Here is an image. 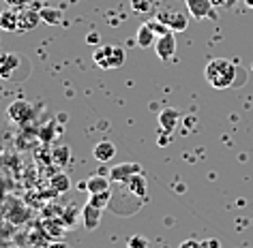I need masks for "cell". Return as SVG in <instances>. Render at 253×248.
<instances>
[{
  "label": "cell",
  "instance_id": "1",
  "mask_svg": "<svg viewBox=\"0 0 253 248\" xmlns=\"http://www.w3.org/2000/svg\"><path fill=\"white\" fill-rule=\"evenodd\" d=\"M204 77L212 88L225 90V88H230L234 84V79H236V67H234V62L225 60V58H214L206 65Z\"/></svg>",
  "mask_w": 253,
  "mask_h": 248
},
{
  "label": "cell",
  "instance_id": "2",
  "mask_svg": "<svg viewBox=\"0 0 253 248\" xmlns=\"http://www.w3.org/2000/svg\"><path fill=\"white\" fill-rule=\"evenodd\" d=\"M125 49L120 45H103L99 47L97 52L92 54V60L94 65H97L99 69H103V71H110V69H120L125 65Z\"/></svg>",
  "mask_w": 253,
  "mask_h": 248
},
{
  "label": "cell",
  "instance_id": "3",
  "mask_svg": "<svg viewBox=\"0 0 253 248\" xmlns=\"http://www.w3.org/2000/svg\"><path fill=\"white\" fill-rule=\"evenodd\" d=\"M155 17L166 24L172 33H185L189 26V17L182 11H176V9H159Z\"/></svg>",
  "mask_w": 253,
  "mask_h": 248
},
{
  "label": "cell",
  "instance_id": "4",
  "mask_svg": "<svg viewBox=\"0 0 253 248\" xmlns=\"http://www.w3.org/2000/svg\"><path fill=\"white\" fill-rule=\"evenodd\" d=\"M189 15L195 20H217V11H214L212 0H185Z\"/></svg>",
  "mask_w": 253,
  "mask_h": 248
},
{
  "label": "cell",
  "instance_id": "5",
  "mask_svg": "<svg viewBox=\"0 0 253 248\" xmlns=\"http://www.w3.org/2000/svg\"><path fill=\"white\" fill-rule=\"evenodd\" d=\"M155 52H157V58H161L163 62L174 58L176 56V33H166L161 36H157V43H155Z\"/></svg>",
  "mask_w": 253,
  "mask_h": 248
},
{
  "label": "cell",
  "instance_id": "6",
  "mask_svg": "<svg viewBox=\"0 0 253 248\" xmlns=\"http://www.w3.org/2000/svg\"><path fill=\"white\" fill-rule=\"evenodd\" d=\"M137 174H142V167L137 163H123V165H114V167L110 169V180L112 182H118V184H123L126 180H131L133 176Z\"/></svg>",
  "mask_w": 253,
  "mask_h": 248
},
{
  "label": "cell",
  "instance_id": "7",
  "mask_svg": "<svg viewBox=\"0 0 253 248\" xmlns=\"http://www.w3.org/2000/svg\"><path fill=\"white\" fill-rule=\"evenodd\" d=\"M22 58L13 52L9 54H0V79H13L15 71L20 69Z\"/></svg>",
  "mask_w": 253,
  "mask_h": 248
},
{
  "label": "cell",
  "instance_id": "8",
  "mask_svg": "<svg viewBox=\"0 0 253 248\" xmlns=\"http://www.w3.org/2000/svg\"><path fill=\"white\" fill-rule=\"evenodd\" d=\"M17 11H20V33H28V30H35V28L43 22L39 9L24 7V9H17Z\"/></svg>",
  "mask_w": 253,
  "mask_h": 248
},
{
  "label": "cell",
  "instance_id": "9",
  "mask_svg": "<svg viewBox=\"0 0 253 248\" xmlns=\"http://www.w3.org/2000/svg\"><path fill=\"white\" fill-rule=\"evenodd\" d=\"M0 30H4V33H20V11L13 7L0 11Z\"/></svg>",
  "mask_w": 253,
  "mask_h": 248
},
{
  "label": "cell",
  "instance_id": "10",
  "mask_svg": "<svg viewBox=\"0 0 253 248\" xmlns=\"http://www.w3.org/2000/svg\"><path fill=\"white\" fill-rule=\"evenodd\" d=\"M9 118L17 124L28 122V120L33 118V107H30L26 101H15V103H11V107H9Z\"/></svg>",
  "mask_w": 253,
  "mask_h": 248
},
{
  "label": "cell",
  "instance_id": "11",
  "mask_svg": "<svg viewBox=\"0 0 253 248\" xmlns=\"http://www.w3.org/2000/svg\"><path fill=\"white\" fill-rule=\"evenodd\" d=\"M101 216H103V210L97 208V206L86 203V206L82 208V222H84V227L88 229V231H94V229L99 227Z\"/></svg>",
  "mask_w": 253,
  "mask_h": 248
},
{
  "label": "cell",
  "instance_id": "12",
  "mask_svg": "<svg viewBox=\"0 0 253 248\" xmlns=\"http://www.w3.org/2000/svg\"><path fill=\"white\" fill-rule=\"evenodd\" d=\"M110 177H105L103 174H97V176H90L86 184H82V188L88 190V195H94V193H103V190H110Z\"/></svg>",
  "mask_w": 253,
  "mask_h": 248
},
{
  "label": "cell",
  "instance_id": "13",
  "mask_svg": "<svg viewBox=\"0 0 253 248\" xmlns=\"http://www.w3.org/2000/svg\"><path fill=\"white\" fill-rule=\"evenodd\" d=\"M92 154L99 163H110L112 158L116 156V145H114L112 142H107V139H103V142H99L97 145H94Z\"/></svg>",
  "mask_w": 253,
  "mask_h": 248
},
{
  "label": "cell",
  "instance_id": "14",
  "mask_svg": "<svg viewBox=\"0 0 253 248\" xmlns=\"http://www.w3.org/2000/svg\"><path fill=\"white\" fill-rule=\"evenodd\" d=\"M135 41L140 47H153L157 43V35L155 30L148 26V24H142L140 28H137V35H135Z\"/></svg>",
  "mask_w": 253,
  "mask_h": 248
},
{
  "label": "cell",
  "instance_id": "15",
  "mask_svg": "<svg viewBox=\"0 0 253 248\" xmlns=\"http://www.w3.org/2000/svg\"><path fill=\"white\" fill-rule=\"evenodd\" d=\"M176 122H178V111L172 109V107H169V109H163L159 113V124L163 126V131L166 133H172Z\"/></svg>",
  "mask_w": 253,
  "mask_h": 248
},
{
  "label": "cell",
  "instance_id": "16",
  "mask_svg": "<svg viewBox=\"0 0 253 248\" xmlns=\"http://www.w3.org/2000/svg\"><path fill=\"white\" fill-rule=\"evenodd\" d=\"M41 11V20L49 24V26H56L60 20H62V11L60 9H54V7H43L39 9Z\"/></svg>",
  "mask_w": 253,
  "mask_h": 248
},
{
  "label": "cell",
  "instance_id": "17",
  "mask_svg": "<svg viewBox=\"0 0 253 248\" xmlns=\"http://www.w3.org/2000/svg\"><path fill=\"white\" fill-rule=\"evenodd\" d=\"M88 203H90V206H97V208H101V210H105V208L112 203V193H110V190H103V193H94V195L88 197Z\"/></svg>",
  "mask_w": 253,
  "mask_h": 248
},
{
  "label": "cell",
  "instance_id": "18",
  "mask_svg": "<svg viewBox=\"0 0 253 248\" xmlns=\"http://www.w3.org/2000/svg\"><path fill=\"white\" fill-rule=\"evenodd\" d=\"M157 7V0H131V9L135 13H153Z\"/></svg>",
  "mask_w": 253,
  "mask_h": 248
},
{
  "label": "cell",
  "instance_id": "19",
  "mask_svg": "<svg viewBox=\"0 0 253 248\" xmlns=\"http://www.w3.org/2000/svg\"><path fill=\"white\" fill-rule=\"evenodd\" d=\"M43 227L47 229V233H49V235H58V238H60L62 233H65V229H67V225L62 222L60 216H58L56 220H45V222H43Z\"/></svg>",
  "mask_w": 253,
  "mask_h": 248
},
{
  "label": "cell",
  "instance_id": "20",
  "mask_svg": "<svg viewBox=\"0 0 253 248\" xmlns=\"http://www.w3.org/2000/svg\"><path fill=\"white\" fill-rule=\"evenodd\" d=\"M52 158H54V163L58 165V167H65L67 161H69V148L67 145H58V148L52 152Z\"/></svg>",
  "mask_w": 253,
  "mask_h": 248
},
{
  "label": "cell",
  "instance_id": "21",
  "mask_svg": "<svg viewBox=\"0 0 253 248\" xmlns=\"http://www.w3.org/2000/svg\"><path fill=\"white\" fill-rule=\"evenodd\" d=\"M126 248H150V244L144 235H131L126 240Z\"/></svg>",
  "mask_w": 253,
  "mask_h": 248
},
{
  "label": "cell",
  "instance_id": "22",
  "mask_svg": "<svg viewBox=\"0 0 253 248\" xmlns=\"http://www.w3.org/2000/svg\"><path fill=\"white\" fill-rule=\"evenodd\" d=\"M52 186H54V188H58L60 193H65V190H69V180H67V176H65V174L54 176V177H52Z\"/></svg>",
  "mask_w": 253,
  "mask_h": 248
},
{
  "label": "cell",
  "instance_id": "23",
  "mask_svg": "<svg viewBox=\"0 0 253 248\" xmlns=\"http://www.w3.org/2000/svg\"><path fill=\"white\" fill-rule=\"evenodd\" d=\"M146 24H148V26L155 30V35H157V36H161V35L169 33V28H168V26H166V24H163V22H159V20H157V17H153V20H148Z\"/></svg>",
  "mask_w": 253,
  "mask_h": 248
},
{
  "label": "cell",
  "instance_id": "24",
  "mask_svg": "<svg viewBox=\"0 0 253 248\" xmlns=\"http://www.w3.org/2000/svg\"><path fill=\"white\" fill-rule=\"evenodd\" d=\"M28 2L30 0H4V4L13 9H24V7H28Z\"/></svg>",
  "mask_w": 253,
  "mask_h": 248
},
{
  "label": "cell",
  "instance_id": "25",
  "mask_svg": "<svg viewBox=\"0 0 253 248\" xmlns=\"http://www.w3.org/2000/svg\"><path fill=\"white\" fill-rule=\"evenodd\" d=\"M202 248H221V242L217 238H208L202 242Z\"/></svg>",
  "mask_w": 253,
  "mask_h": 248
},
{
  "label": "cell",
  "instance_id": "26",
  "mask_svg": "<svg viewBox=\"0 0 253 248\" xmlns=\"http://www.w3.org/2000/svg\"><path fill=\"white\" fill-rule=\"evenodd\" d=\"M178 248H202V242L198 240H185V242H180Z\"/></svg>",
  "mask_w": 253,
  "mask_h": 248
},
{
  "label": "cell",
  "instance_id": "27",
  "mask_svg": "<svg viewBox=\"0 0 253 248\" xmlns=\"http://www.w3.org/2000/svg\"><path fill=\"white\" fill-rule=\"evenodd\" d=\"M236 2H238V0H223V4H225V7H227V9H232V7H234V4H236Z\"/></svg>",
  "mask_w": 253,
  "mask_h": 248
},
{
  "label": "cell",
  "instance_id": "28",
  "mask_svg": "<svg viewBox=\"0 0 253 248\" xmlns=\"http://www.w3.org/2000/svg\"><path fill=\"white\" fill-rule=\"evenodd\" d=\"M88 43H97V35H90V36H88Z\"/></svg>",
  "mask_w": 253,
  "mask_h": 248
},
{
  "label": "cell",
  "instance_id": "29",
  "mask_svg": "<svg viewBox=\"0 0 253 248\" xmlns=\"http://www.w3.org/2000/svg\"><path fill=\"white\" fill-rule=\"evenodd\" d=\"M245 4H247L249 9H253V0H245Z\"/></svg>",
  "mask_w": 253,
  "mask_h": 248
},
{
  "label": "cell",
  "instance_id": "30",
  "mask_svg": "<svg viewBox=\"0 0 253 248\" xmlns=\"http://www.w3.org/2000/svg\"><path fill=\"white\" fill-rule=\"evenodd\" d=\"M212 2H214V4H217V2H223V0H212Z\"/></svg>",
  "mask_w": 253,
  "mask_h": 248
}]
</instances>
